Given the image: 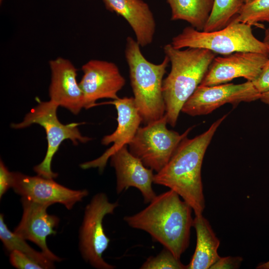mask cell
<instances>
[{
  "label": "cell",
  "instance_id": "obj_1",
  "mask_svg": "<svg viewBox=\"0 0 269 269\" xmlns=\"http://www.w3.org/2000/svg\"><path fill=\"white\" fill-rule=\"evenodd\" d=\"M227 115L214 122L203 133L179 143L165 166L154 174L153 183L176 192L192 208L195 215L203 214L205 204L201 167L206 149Z\"/></svg>",
  "mask_w": 269,
  "mask_h": 269
},
{
  "label": "cell",
  "instance_id": "obj_2",
  "mask_svg": "<svg viewBox=\"0 0 269 269\" xmlns=\"http://www.w3.org/2000/svg\"><path fill=\"white\" fill-rule=\"evenodd\" d=\"M180 197L170 189L140 212L124 218L129 226L148 233L179 259L188 247L193 224L192 207Z\"/></svg>",
  "mask_w": 269,
  "mask_h": 269
},
{
  "label": "cell",
  "instance_id": "obj_3",
  "mask_svg": "<svg viewBox=\"0 0 269 269\" xmlns=\"http://www.w3.org/2000/svg\"><path fill=\"white\" fill-rule=\"evenodd\" d=\"M171 63V70L163 79L162 93L167 124L174 127L188 99L201 84L216 53L199 48H174L171 43L163 46Z\"/></svg>",
  "mask_w": 269,
  "mask_h": 269
},
{
  "label": "cell",
  "instance_id": "obj_4",
  "mask_svg": "<svg viewBox=\"0 0 269 269\" xmlns=\"http://www.w3.org/2000/svg\"><path fill=\"white\" fill-rule=\"evenodd\" d=\"M140 47L136 39L127 37L125 55L129 68L133 98L141 123L145 125L165 115L162 83L170 61L165 55L160 63H151L143 56Z\"/></svg>",
  "mask_w": 269,
  "mask_h": 269
},
{
  "label": "cell",
  "instance_id": "obj_5",
  "mask_svg": "<svg viewBox=\"0 0 269 269\" xmlns=\"http://www.w3.org/2000/svg\"><path fill=\"white\" fill-rule=\"evenodd\" d=\"M236 18V17H235ZM235 18L222 29L212 31L198 30L190 26L173 37L175 48H199L224 55L237 52H254L269 54L263 42L254 35L252 26Z\"/></svg>",
  "mask_w": 269,
  "mask_h": 269
},
{
  "label": "cell",
  "instance_id": "obj_6",
  "mask_svg": "<svg viewBox=\"0 0 269 269\" xmlns=\"http://www.w3.org/2000/svg\"><path fill=\"white\" fill-rule=\"evenodd\" d=\"M58 107L51 100L39 101L38 105L25 115L22 122L11 125V128L20 129L36 124L44 129L48 144L47 151L43 160L35 166L33 170L38 175L49 179H54L58 176L57 173L51 170V162L63 140L70 139L74 144H77L78 142L86 143L91 139L82 135L80 132L78 126L81 123L62 124L57 116Z\"/></svg>",
  "mask_w": 269,
  "mask_h": 269
},
{
  "label": "cell",
  "instance_id": "obj_7",
  "mask_svg": "<svg viewBox=\"0 0 269 269\" xmlns=\"http://www.w3.org/2000/svg\"><path fill=\"white\" fill-rule=\"evenodd\" d=\"M167 124L164 115L159 120L139 127L128 144L130 152L156 173L168 163L179 143L193 128L180 134L168 130Z\"/></svg>",
  "mask_w": 269,
  "mask_h": 269
},
{
  "label": "cell",
  "instance_id": "obj_8",
  "mask_svg": "<svg viewBox=\"0 0 269 269\" xmlns=\"http://www.w3.org/2000/svg\"><path fill=\"white\" fill-rule=\"evenodd\" d=\"M119 206L118 201L110 202L107 195L99 193L94 195L85 207L79 231V249L83 259L97 269H114L115 266L103 258L110 242L103 225L104 218L113 214Z\"/></svg>",
  "mask_w": 269,
  "mask_h": 269
},
{
  "label": "cell",
  "instance_id": "obj_9",
  "mask_svg": "<svg viewBox=\"0 0 269 269\" xmlns=\"http://www.w3.org/2000/svg\"><path fill=\"white\" fill-rule=\"evenodd\" d=\"M261 94L251 81L239 84L199 85L183 105L181 112L191 116L208 114L221 106L260 99Z\"/></svg>",
  "mask_w": 269,
  "mask_h": 269
},
{
  "label": "cell",
  "instance_id": "obj_10",
  "mask_svg": "<svg viewBox=\"0 0 269 269\" xmlns=\"http://www.w3.org/2000/svg\"><path fill=\"white\" fill-rule=\"evenodd\" d=\"M11 188L21 197L37 203L51 205H63L71 210L75 204L88 194L86 189L72 190L65 187L53 179L39 175L29 176L19 172H12Z\"/></svg>",
  "mask_w": 269,
  "mask_h": 269
},
{
  "label": "cell",
  "instance_id": "obj_11",
  "mask_svg": "<svg viewBox=\"0 0 269 269\" xmlns=\"http://www.w3.org/2000/svg\"><path fill=\"white\" fill-rule=\"evenodd\" d=\"M83 75L79 82L85 98L86 109L97 105L101 99L116 100L118 93L124 87L126 80L114 62L92 59L81 68Z\"/></svg>",
  "mask_w": 269,
  "mask_h": 269
},
{
  "label": "cell",
  "instance_id": "obj_12",
  "mask_svg": "<svg viewBox=\"0 0 269 269\" xmlns=\"http://www.w3.org/2000/svg\"><path fill=\"white\" fill-rule=\"evenodd\" d=\"M269 59V54L254 52H237L215 57L200 85L225 84L240 77L252 82Z\"/></svg>",
  "mask_w": 269,
  "mask_h": 269
},
{
  "label": "cell",
  "instance_id": "obj_13",
  "mask_svg": "<svg viewBox=\"0 0 269 269\" xmlns=\"http://www.w3.org/2000/svg\"><path fill=\"white\" fill-rule=\"evenodd\" d=\"M102 104L113 105L117 111L116 130L112 134L104 136L101 140L103 145H108L111 143L113 144L98 158L81 163L80 167L84 169L98 168L102 172L111 155L123 146L128 145L141 123L133 97L119 98L99 105Z\"/></svg>",
  "mask_w": 269,
  "mask_h": 269
},
{
  "label": "cell",
  "instance_id": "obj_14",
  "mask_svg": "<svg viewBox=\"0 0 269 269\" xmlns=\"http://www.w3.org/2000/svg\"><path fill=\"white\" fill-rule=\"evenodd\" d=\"M23 213L21 220L14 230V233L25 240L37 245L41 252L53 262H61L62 259L53 254L48 248L46 239L55 235L54 229L59 222V218L47 212L48 204H41L21 197Z\"/></svg>",
  "mask_w": 269,
  "mask_h": 269
},
{
  "label": "cell",
  "instance_id": "obj_15",
  "mask_svg": "<svg viewBox=\"0 0 269 269\" xmlns=\"http://www.w3.org/2000/svg\"><path fill=\"white\" fill-rule=\"evenodd\" d=\"M110 158L111 165L116 171L118 194L133 187L140 192L144 203H149L156 196L152 187L153 170L145 166L140 159L133 155L128 145L116 151Z\"/></svg>",
  "mask_w": 269,
  "mask_h": 269
},
{
  "label": "cell",
  "instance_id": "obj_16",
  "mask_svg": "<svg viewBox=\"0 0 269 269\" xmlns=\"http://www.w3.org/2000/svg\"><path fill=\"white\" fill-rule=\"evenodd\" d=\"M51 82L49 95L51 101L77 115L85 106L83 91L77 81V69L68 59L57 57L49 62Z\"/></svg>",
  "mask_w": 269,
  "mask_h": 269
},
{
  "label": "cell",
  "instance_id": "obj_17",
  "mask_svg": "<svg viewBox=\"0 0 269 269\" xmlns=\"http://www.w3.org/2000/svg\"><path fill=\"white\" fill-rule=\"evenodd\" d=\"M106 9L122 16L133 30L139 45L145 47L153 41L156 22L148 4L143 0H102Z\"/></svg>",
  "mask_w": 269,
  "mask_h": 269
},
{
  "label": "cell",
  "instance_id": "obj_18",
  "mask_svg": "<svg viewBox=\"0 0 269 269\" xmlns=\"http://www.w3.org/2000/svg\"><path fill=\"white\" fill-rule=\"evenodd\" d=\"M193 227L196 233V246L187 269H209L221 257L218 253L220 241L203 214L195 215Z\"/></svg>",
  "mask_w": 269,
  "mask_h": 269
},
{
  "label": "cell",
  "instance_id": "obj_19",
  "mask_svg": "<svg viewBox=\"0 0 269 269\" xmlns=\"http://www.w3.org/2000/svg\"><path fill=\"white\" fill-rule=\"evenodd\" d=\"M171 11V20H183L203 31L212 10L214 0H166Z\"/></svg>",
  "mask_w": 269,
  "mask_h": 269
},
{
  "label": "cell",
  "instance_id": "obj_20",
  "mask_svg": "<svg viewBox=\"0 0 269 269\" xmlns=\"http://www.w3.org/2000/svg\"><path fill=\"white\" fill-rule=\"evenodd\" d=\"M0 239L5 249L10 252L16 250L27 255L40 264L44 269L54 268V262L49 260L42 252L32 248L26 240L10 231L3 220V215H0Z\"/></svg>",
  "mask_w": 269,
  "mask_h": 269
},
{
  "label": "cell",
  "instance_id": "obj_21",
  "mask_svg": "<svg viewBox=\"0 0 269 269\" xmlns=\"http://www.w3.org/2000/svg\"><path fill=\"white\" fill-rule=\"evenodd\" d=\"M243 3L240 0H214L212 10L203 31L222 29L238 15Z\"/></svg>",
  "mask_w": 269,
  "mask_h": 269
},
{
  "label": "cell",
  "instance_id": "obj_22",
  "mask_svg": "<svg viewBox=\"0 0 269 269\" xmlns=\"http://www.w3.org/2000/svg\"><path fill=\"white\" fill-rule=\"evenodd\" d=\"M235 19L251 26L269 23V0H251L243 3Z\"/></svg>",
  "mask_w": 269,
  "mask_h": 269
},
{
  "label": "cell",
  "instance_id": "obj_23",
  "mask_svg": "<svg viewBox=\"0 0 269 269\" xmlns=\"http://www.w3.org/2000/svg\"><path fill=\"white\" fill-rule=\"evenodd\" d=\"M141 269H185L184 265L167 249L164 248L155 257H149L142 264Z\"/></svg>",
  "mask_w": 269,
  "mask_h": 269
},
{
  "label": "cell",
  "instance_id": "obj_24",
  "mask_svg": "<svg viewBox=\"0 0 269 269\" xmlns=\"http://www.w3.org/2000/svg\"><path fill=\"white\" fill-rule=\"evenodd\" d=\"M9 261L13 267L18 269H44L30 257L16 250L10 252Z\"/></svg>",
  "mask_w": 269,
  "mask_h": 269
},
{
  "label": "cell",
  "instance_id": "obj_25",
  "mask_svg": "<svg viewBox=\"0 0 269 269\" xmlns=\"http://www.w3.org/2000/svg\"><path fill=\"white\" fill-rule=\"evenodd\" d=\"M252 83L261 94L269 91V59L264 65L258 76Z\"/></svg>",
  "mask_w": 269,
  "mask_h": 269
},
{
  "label": "cell",
  "instance_id": "obj_26",
  "mask_svg": "<svg viewBox=\"0 0 269 269\" xmlns=\"http://www.w3.org/2000/svg\"><path fill=\"white\" fill-rule=\"evenodd\" d=\"M241 257L228 256L220 257L210 269H239L243 262Z\"/></svg>",
  "mask_w": 269,
  "mask_h": 269
},
{
  "label": "cell",
  "instance_id": "obj_27",
  "mask_svg": "<svg viewBox=\"0 0 269 269\" xmlns=\"http://www.w3.org/2000/svg\"><path fill=\"white\" fill-rule=\"evenodd\" d=\"M12 172H10L3 161L0 162V198L12 187Z\"/></svg>",
  "mask_w": 269,
  "mask_h": 269
},
{
  "label": "cell",
  "instance_id": "obj_28",
  "mask_svg": "<svg viewBox=\"0 0 269 269\" xmlns=\"http://www.w3.org/2000/svg\"><path fill=\"white\" fill-rule=\"evenodd\" d=\"M260 100L263 103L269 106V91L261 94Z\"/></svg>",
  "mask_w": 269,
  "mask_h": 269
},
{
  "label": "cell",
  "instance_id": "obj_29",
  "mask_svg": "<svg viewBox=\"0 0 269 269\" xmlns=\"http://www.w3.org/2000/svg\"><path fill=\"white\" fill-rule=\"evenodd\" d=\"M263 41L269 51V27L265 31V37Z\"/></svg>",
  "mask_w": 269,
  "mask_h": 269
},
{
  "label": "cell",
  "instance_id": "obj_30",
  "mask_svg": "<svg viewBox=\"0 0 269 269\" xmlns=\"http://www.w3.org/2000/svg\"><path fill=\"white\" fill-rule=\"evenodd\" d=\"M257 269H269V261L259 264L256 267Z\"/></svg>",
  "mask_w": 269,
  "mask_h": 269
},
{
  "label": "cell",
  "instance_id": "obj_31",
  "mask_svg": "<svg viewBox=\"0 0 269 269\" xmlns=\"http://www.w3.org/2000/svg\"><path fill=\"white\" fill-rule=\"evenodd\" d=\"M243 3L248 2L251 0H240Z\"/></svg>",
  "mask_w": 269,
  "mask_h": 269
},
{
  "label": "cell",
  "instance_id": "obj_32",
  "mask_svg": "<svg viewBox=\"0 0 269 269\" xmlns=\"http://www.w3.org/2000/svg\"><path fill=\"white\" fill-rule=\"evenodd\" d=\"M3 1V0H0V2H1Z\"/></svg>",
  "mask_w": 269,
  "mask_h": 269
}]
</instances>
